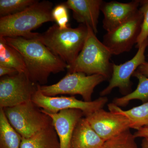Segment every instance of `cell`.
I'll return each instance as SVG.
<instances>
[{
	"label": "cell",
	"mask_w": 148,
	"mask_h": 148,
	"mask_svg": "<svg viewBox=\"0 0 148 148\" xmlns=\"http://www.w3.org/2000/svg\"><path fill=\"white\" fill-rule=\"evenodd\" d=\"M7 43L18 51L23 57L26 73L32 81L44 85L51 74L64 71L68 64L36 39L6 37Z\"/></svg>",
	"instance_id": "6da1fadb"
},
{
	"label": "cell",
	"mask_w": 148,
	"mask_h": 148,
	"mask_svg": "<svg viewBox=\"0 0 148 148\" xmlns=\"http://www.w3.org/2000/svg\"><path fill=\"white\" fill-rule=\"evenodd\" d=\"M53 3L37 1L21 12L0 18V37H22L36 39L38 33L32 32L46 22L54 21Z\"/></svg>",
	"instance_id": "7a4b0ae2"
},
{
	"label": "cell",
	"mask_w": 148,
	"mask_h": 148,
	"mask_svg": "<svg viewBox=\"0 0 148 148\" xmlns=\"http://www.w3.org/2000/svg\"><path fill=\"white\" fill-rule=\"evenodd\" d=\"M88 33V29L86 24H80L75 28L69 27L61 29L55 24L44 33H38L36 39L69 66L74 63L82 50Z\"/></svg>",
	"instance_id": "3957f363"
},
{
	"label": "cell",
	"mask_w": 148,
	"mask_h": 148,
	"mask_svg": "<svg viewBox=\"0 0 148 148\" xmlns=\"http://www.w3.org/2000/svg\"><path fill=\"white\" fill-rule=\"evenodd\" d=\"M88 33L82 50L72 65L68 66L69 73L80 72L90 75H101L111 78L113 64L110 62L112 53L101 42L91 27L87 25Z\"/></svg>",
	"instance_id": "277c9868"
},
{
	"label": "cell",
	"mask_w": 148,
	"mask_h": 148,
	"mask_svg": "<svg viewBox=\"0 0 148 148\" xmlns=\"http://www.w3.org/2000/svg\"><path fill=\"white\" fill-rule=\"evenodd\" d=\"M3 110L10 123L22 138H31L52 124L50 117L32 101Z\"/></svg>",
	"instance_id": "5b68a950"
},
{
	"label": "cell",
	"mask_w": 148,
	"mask_h": 148,
	"mask_svg": "<svg viewBox=\"0 0 148 148\" xmlns=\"http://www.w3.org/2000/svg\"><path fill=\"white\" fill-rule=\"evenodd\" d=\"M107 79L101 75H88L80 72L68 74L58 82L51 85H40L39 88L44 95L55 96L59 94L79 95L84 101H92L94 89Z\"/></svg>",
	"instance_id": "8992f818"
},
{
	"label": "cell",
	"mask_w": 148,
	"mask_h": 148,
	"mask_svg": "<svg viewBox=\"0 0 148 148\" xmlns=\"http://www.w3.org/2000/svg\"><path fill=\"white\" fill-rule=\"evenodd\" d=\"M25 73L1 77L0 108H11L31 101L38 89Z\"/></svg>",
	"instance_id": "52a82bcc"
},
{
	"label": "cell",
	"mask_w": 148,
	"mask_h": 148,
	"mask_svg": "<svg viewBox=\"0 0 148 148\" xmlns=\"http://www.w3.org/2000/svg\"><path fill=\"white\" fill-rule=\"evenodd\" d=\"M143 19V14L138 9L126 21L104 35L103 43L112 55H119L132 49L140 35Z\"/></svg>",
	"instance_id": "ba28073f"
},
{
	"label": "cell",
	"mask_w": 148,
	"mask_h": 148,
	"mask_svg": "<svg viewBox=\"0 0 148 148\" xmlns=\"http://www.w3.org/2000/svg\"><path fill=\"white\" fill-rule=\"evenodd\" d=\"M32 101L38 108L48 112L56 113L63 110L77 109L82 111L86 117L103 109L108 99L106 96H101L94 101L86 102L78 100L74 96H48L43 94L38 86Z\"/></svg>",
	"instance_id": "9c48e42d"
},
{
	"label": "cell",
	"mask_w": 148,
	"mask_h": 148,
	"mask_svg": "<svg viewBox=\"0 0 148 148\" xmlns=\"http://www.w3.org/2000/svg\"><path fill=\"white\" fill-rule=\"evenodd\" d=\"M148 46V38L141 45L135 56L124 64H113L112 73L108 85L100 92L101 96L109 95L115 88L121 93L127 95L131 90L132 83L130 78L138 67L146 62L145 52Z\"/></svg>",
	"instance_id": "30bf717a"
},
{
	"label": "cell",
	"mask_w": 148,
	"mask_h": 148,
	"mask_svg": "<svg viewBox=\"0 0 148 148\" xmlns=\"http://www.w3.org/2000/svg\"><path fill=\"white\" fill-rule=\"evenodd\" d=\"M85 117L105 142L130 128V122L126 117L103 109Z\"/></svg>",
	"instance_id": "8fae6325"
},
{
	"label": "cell",
	"mask_w": 148,
	"mask_h": 148,
	"mask_svg": "<svg viewBox=\"0 0 148 148\" xmlns=\"http://www.w3.org/2000/svg\"><path fill=\"white\" fill-rule=\"evenodd\" d=\"M140 2L138 0L127 3L103 1L101 8L104 15L103 29L110 32L126 21L138 10Z\"/></svg>",
	"instance_id": "7c38bea8"
},
{
	"label": "cell",
	"mask_w": 148,
	"mask_h": 148,
	"mask_svg": "<svg viewBox=\"0 0 148 148\" xmlns=\"http://www.w3.org/2000/svg\"><path fill=\"white\" fill-rule=\"evenodd\" d=\"M41 110L51 119L60 141V148H70L74 129L79 121L84 116L83 112L79 110L69 109L51 113Z\"/></svg>",
	"instance_id": "4fadbf2b"
},
{
	"label": "cell",
	"mask_w": 148,
	"mask_h": 148,
	"mask_svg": "<svg viewBox=\"0 0 148 148\" xmlns=\"http://www.w3.org/2000/svg\"><path fill=\"white\" fill-rule=\"evenodd\" d=\"M103 1L102 0H68L64 3L68 9L71 10L73 17L77 22L88 25L96 34Z\"/></svg>",
	"instance_id": "5bb4252c"
},
{
	"label": "cell",
	"mask_w": 148,
	"mask_h": 148,
	"mask_svg": "<svg viewBox=\"0 0 148 148\" xmlns=\"http://www.w3.org/2000/svg\"><path fill=\"white\" fill-rule=\"evenodd\" d=\"M105 143L85 117H83L78 122L74 129L70 148H102Z\"/></svg>",
	"instance_id": "9a60e30c"
},
{
	"label": "cell",
	"mask_w": 148,
	"mask_h": 148,
	"mask_svg": "<svg viewBox=\"0 0 148 148\" xmlns=\"http://www.w3.org/2000/svg\"><path fill=\"white\" fill-rule=\"evenodd\" d=\"M20 148H60L59 138L53 124L31 138H22Z\"/></svg>",
	"instance_id": "2e32d148"
},
{
	"label": "cell",
	"mask_w": 148,
	"mask_h": 148,
	"mask_svg": "<svg viewBox=\"0 0 148 148\" xmlns=\"http://www.w3.org/2000/svg\"><path fill=\"white\" fill-rule=\"evenodd\" d=\"M110 112L121 114L128 119L130 128L136 130L141 127H148V102L127 110H124L114 103L108 105Z\"/></svg>",
	"instance_id": "e0dca14e"
},
{
	"label": "cell",
	"mask_w": 148,
	"mask_h": 148,
	"mask_svg": "<svg viewBox=\"0 0 148 148\" xmlns=\"http://www.w3.org/2000/svg\"><path fill=\"white\" fill-rule=\"evenodd\" d=\"M0 66L16 69L18 73H26L24 59L20 53L9 45L4 37H0Z\"/></svg>",
	"instance_id": "ac0fdd59"
},
{
	"label": "cell",
	"mask_w": 148,
	"mask_h": 148,
	"mask_svg": "<svg viewBox=\"0 0 148 148\" xmlns=\"http://www.w3.org/2000/svg\"><path fill=\"white\" fill-rule=\"evenodd\" d=\"M22 137L12 126L0 108V148H20Z\"/></svg>",
	"instance_id": "d6986e66"
},
{
	"label": "cell",
	"mask_w": 148,
	"mask_h": 148,
	"mask_svg": "<svg viewBox=\"0 0 148 148\" xmlns=\"http://www.w3.org/2000/svg\"><path fill=\"white\" fill-rule=\"evenodd\" d=\"M132 76L139 81L137 88L134 91L123 97L114 98L112 103L118 107H125L130 101L139 100L143 103L148 102V78L135 71Z\"/></svg>",
	"instance_id": "ffe728a7"
},
{
	"label": "cell",
	"mask_w": 148,
	"mask_h": 148,
	"mask_svg": "<svg viewBox=\"0 0 148 148\" xmlns=\"http://www.w3.org/2000/svg\"><path fill=\"white\" fill-rule=\"evenodd\" d=\"M37 0H1L0 16L4 17L21 12L34 4Z\"/></svg>",
	"instance_id": "44dd1931"
},
{
	"label": "cell",
	"mask_w": 148,
	"mask_h": 148,
	"mask_svg": "<svg viewBox=\"0 0 148 148\" xmlns=\"http://www.w3.org/2000/svg\"><path fill=\"white\" fill-rule=\"evenodd\" d=\"M135 138L130 129H127L105 142L102 148H138Z\"/></svg>",
	"instance_id": "7402d4cb"
},
{
	"label": "cell",
	"mask_w": 148,
	"mask_h": 148,
	"mask_svg": "<svg viewBox=\"0 0 148 148\" xmlns=\"http://www.w3.org/2000/svg\"><path fill=\"white\" fill-rule=\"evenodd\" d=\"M139 10L143 15L141 32L137 40L136 47L139 48L143 42L148 38V0L140 1Z\"/></svg>",
	"instance_id": "603a6c76"
},
{
	"label": "cell",
	"mask_w": 148,
	"mask_h": 148,
	"mask_svg": "<svg viewBox=\"0 0 148 148\" xmlns=\"http://www.w3.org/2000/svg\"><path fill=\"white\" fill-rule=\"evenodd\" d=\"M52 15L54 21L60 29H65L69 27L68 8L64 3L55 7L52 10Z\"/></svg>",
	"instance_id": "cb8c5ba5"
},
{
	"label": "cell",
	"mask_w": 148,
	"mask_h": 148,
	"mask_svg": "<svg viewBox=\"0 0 148 148\" xmlns=\"http://www.w3.org/2000/svg\"><path fill=\"white\" fill-rule=\"evenodd\" d=\"M18 72L16 69L9 68V67H5V66H0V77H2L5 76L12 75L18 73Z\"/></svg>",
	"instance_id": "d4e9b609"
},
{
	"label": "cell",
	"mask_w": 148,
	"mask_h": 148,
	"mask_svg": "<svg viewBox=\"0 0 148 148\" xmlns=\"http://www.w3.org/2000/svg\"><path fill=\"white\" fill-rule=\"evenodd\" d=\"M133 135L135 138H148V127H141L138 129Z\"/></svg>",
	"instance_id": "484cf974"
},
{
	"label": "cell",
	"mask_w": 148,
	"mask_h": 148,
	"mask_svg": "<svg viewBox=\"0 0 148 148\" xmlns=\"http://www.w3.org/2000/svg\"><path fill=\"white\" fill-rule=\"evenodd\" d=\"M136 71L148 78V62H146L141 65Z\"/></svg>",
	"instance_id": "4316f807"
},
{
	"label": "cell",
	"mask_w": 148,
	"mask_h": 148,
	"mask_svg": "<svg viewBox=\"0 0 148 148\" xmlns=\"http://www.w3.org/2000/svg\"><path fill=\"white\" fill-rule=\"evenodd\" d=\"M141 148H148V138H143L141 143Z\"/></svg>",
	"instance_id": "83f0119b"
}]
</instances>
